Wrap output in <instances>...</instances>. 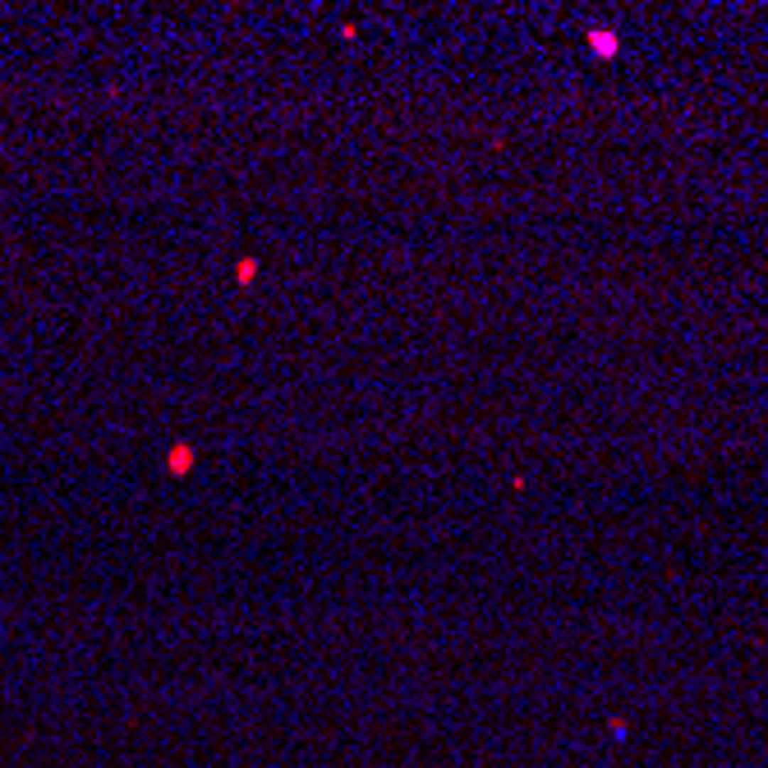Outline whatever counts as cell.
I'll use <instances>...</instances> for the list:
<instances>
[{
  "label": "cell",
  "mask_w": 768,
  "mask_h": 768,
  "mask_svg": "<svg viewBox=\"0 0 768 768\" xmlns=\"http://www.w3.org/2000/svg\"><path fill=\"white\" fill-rule=\"evenodd\" d=\"M193 470V446H171V474H189Z\"/></svg>",
  "instance_id": "cell-1"
},
{
  "label": "cell",
  "mask_w": 768,
  "mask_h": 768,
  "mask_svg": "<svg viewBox=\"0 0 768 768\" xmlns=\"http://www.w3.org/2000/svg\"><path fill=\"white\" fill-rule=\"evenodd\" d=\"M589 46H594L602 60H612V55H617V37H612V33H589Z\"/></svg>",
  "instance_id": "cell-2"
},
{
  "label": "cell",
  "mask_w": 768,
  "mask_h": 768,
  "mask_svg": "<svg viewBox=\"0 0 768 768\" xmlns=\"http://www.w3.org/2000/svg\"><path fill=\"white\" fill-rule=\"evenodd\" d=\"M254 271H258L254 258H239V286H254Z\"/></svg>",
  "instance_id": "cell-3"
}]
</instances>
